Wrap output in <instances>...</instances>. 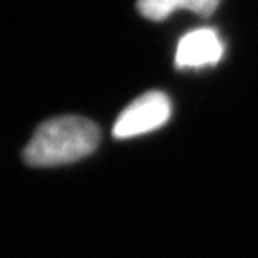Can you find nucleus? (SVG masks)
<instances>
[{
	"instance_id": "f257e3e1",
	"label": "nucleus",
	"mask_w": 258,
	"mask_h": 258,
	"mask_svg": "<svg viewBox=\"0 0 258 258\" xmlns=\"http://www.w3.org/2000/svg\"><path fill=\"white\" fill-rule=\"evenodd\" d=\"M100 140V127L89 118L56 117L38 126L22 157L30 167H59L90 156Z\"/></svg>"
},
{
	"instance_id": "f03ea898",
	"label": "nucleus",
	"mask_w": 258,
	"mask_h": 258,
	"mask_svg": "<svg viewBox=\"0 0 258 258\" xmlns=\"http://www.w3.org/2000/svg\"><path fill=\"white\" fill-rule=\"evenodd\" d=\"M171 115L170 98L159 90H151L136 98L118 115L112 136L115 139H131L156 131L168 121Z\"/></svg>"
},
{
	"instance_id": "7ed1b4c3",
	"label": "nucleus",
	"mask_w": 258,
	"mask_h": 258,
	"mask_svg": "<svg viewBox=\"0 0 258 258\" xmlns=\"http://www.w3.org/2000/svg\"><path fill=\"white\" fill-rule=\"evenodd\" d=\"M224 54V44L213 28H198L182 36L176 48L177 69H201L215 66Z\"/></svg>"
},
{
	"instance_id": "20e7f679",
	"label": "nucleus",
	"mask_w": 258,
	"mask_h": 258,
	"mask_svg": "<svg viewBox=\"0 0 258 258\" xmlns=\"http://www.w3.org/2000/svg\"><path fill=\"white\" fill-rule=\"evenodd\" d=\"M137 8L143 17L156 22L167 19L171 13L177 10L193 11L202 17L213 14L209 0H139Z\"/></svg>"
},
{
	"instance_id": "39448f33",
	"label": "nucleus",
	"mask_w": 258,
	"mask_h": 258,
	"mask_svg": "<svg viewBox=\"0 0 258 258\" xmlns=\"http://www.w3.org/2000/svg\"><path fill=\"white\" fill-rule=\"evenodd\" d=\"M219 2H221V0H209V4H210V8H212V11H213V13L216 11V8H218Z\"/></svg>"
}]
</instances>
